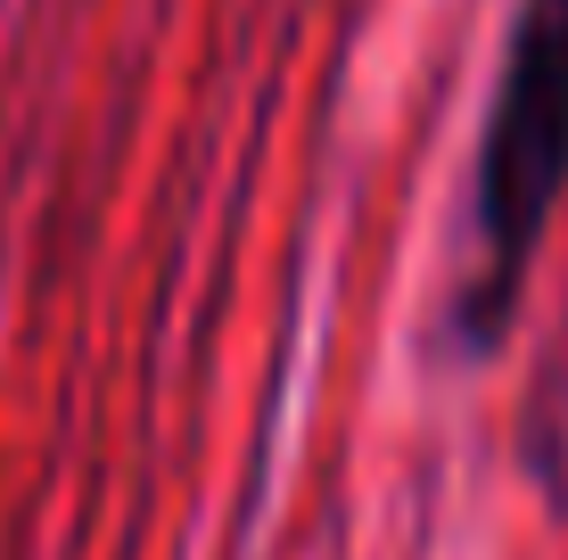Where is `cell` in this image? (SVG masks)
Here are the masks:
<instances>
[{
  "instance_id": "6da1fadb",
  "label": "cell",
  "mask_w": 568,
  "mask_h": 560,
  "mask_svg": "<svg viewBox=\"0 0 568 560\" xmlns=\"http://www.w3.org/2000/svg\"><path fill=\"white\" fill-rule=\"evenodd\" d=\"M568 190V0H519L469 190V281L454 288V346L486 355L511 330L544 223Z\"/></svg>"
}]
</instances>
